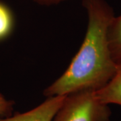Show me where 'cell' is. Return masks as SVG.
I'll return each instance as SVG.
<instances>
[{
    "mask_svg": "<svg viewBox=\"0 0 121 121\" xmlns=\"http://www.w3.org/2000/svg\"><path fill=\"white\" fill-rule=\"evenodd\" d=\"M87 27L81 47L64 73L44 91L47 97L96 91L112 78L117 69L108 47L107 30L115 16L106 0H83Z\"/></svg>",
    "mask_w": 121,
    "mask_h": 121,
    "instance_id": "6da1fadb",
    "label": "cell"
},
{
    "mask_svg": "<svg viewBox=\"0 0 121 121\" xmlns=\"http://www.w3.org/2000/svg\"><path fill=\"white\" fill-rule=\"evenodd\" d=\"M111 110L99 102L95 91L83 90L66 95L52 121H110Z\"/></svg>",
    "mask_w": 121,
    "mask_h": 121,
    "instance_id": "7a4b0ae2",
    "label": "cell"
},
{
    "mask_svg": "<svg viewBox=\"0 0 121 121\" xmlns=\"http://www.w3.org/2000/svg\"><path fill=\"white\" fill-rule=\"evenodd\" d=\"M65 97L66 95L48 97L44 102L31 110L0 118V121H52Z\"/></svg>",
    "mask_w": 121,
    "mask_h": 121,
    "instance_id": "3957f363",
    "label": "cell"
},
{
    "mask_svg": "<svg viewBox=\"0 0 121 121\" xmlns=\"http://www.w3.org/2000/svg\"><path fill=\"white\" fill-rule=\"evenodd\" d=\"M95 95L104 104H115L121 106V66L117 67L114 75L104 87L95 91Z\"/></svg>",
    "mask_w": 121,
    "mask_h": 121,
    "instance_id": "277c9868",
    "label": "cell"
},
{
    "mask_svg": "<svg viewBox=\"0 0 121 121\" xmlns=\"http://www.w3.org/2000/svg\"><path fill=\"white\" fill-rule=\"evenodd\" d=\"M108 47L113 61L121 66V14L114 16L107 30Z\"/></svg>",
    "mask_w": 121,
    "mask_h": 121,
    "instance_id": "5b68a950",
    "label": "cell"
},
{
    "mask_svg": "<svg viewBox=\"0 0 121 121\" xmlns=\"http://www.w3.org/2000/svg\"><path fill=\"white\" fill-rule=\"evenodd\" d=\"M15 18L8 5L0 1V42L8 39L13 32Z\"/></svg>",
    "mask_w": 121,
    "mask_h": 121,
    "instance_id": "8992f818",
    "label": "cell"
},
{
    "mask_svg": "<svg viewBox=\"0 0 121 121\" xmlns=\"http://www.w3.org/2000/svg\"><path fill=\"white\" fill-rule=\"evenodd\" d=\"M13 101L7 99L0 94V118L11 116L13 112Z\"/></svg>",
    "mask_w": 121,
    "mask_h": 121,
    "instance_id": "52a82bcc",
    "label": "cell"
},
{
    "mask_svg": "<svg viewBox=\"0 0 121 121\" xmlns=\"http://www.w3.org/2000/svg\"><path fill=\"white\" fill-rule=\"evenodd\" d=\"M35 3L43 6H52L58 5L69 0H32Z\"/></svg>",
    "mask_w": 121,
    "mask_h": 121,
    "instance_id": "ba28073f",
    "label": "cell"
}]
</instances>
